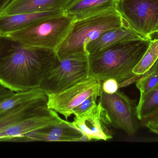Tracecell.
I'll return each mask as SVG.
<instances>
[{
  "label": "cell",
  "instance_id": "6da1fadb",
  "mask_svg": "<svg viewBox=\"0 0 158 158\" xmlns=\"http://www.w3.org/2000/svg\"><path fill=\"white\" fill-rule=\"evenodd\" d=\"M58 60L55 50L0 35V83L13 92L40 88Z\"/></svg>",
  "mask_w": 158,
  "mask_h": 158
},
{
  "label": "cell",
  "instance_id": "7a4b0ae2",
  "mask_svg": "<svg viewBox=\"0 0 158 158\" xmlns=\"http://www.w3.org/2000/svg\"><path fill=\"white\" fill-rule=\"evenodd\" d=\"M150 41L138 40L124 42L106 50L88 55V78L102 82L114 79L120 88L136 82L141 78L133 70L147 50Z\"/></svg>",
  "mask_w": 158,
  "mask_h": 158
},
{
  "label": "cell",
  "instance_id": "3957f363",
  "mask_svg": "<svg viewBox=\"0 0 158 158\" xmlns=\"http://www.w3.org/2000/svg\"><path fill=\"white\" fill-rule=\"evenodd\" d=\"M123 26L130 27L118 10H108L75 20L66 37L56 50L58 59L75 54H87L85 50L87 43L106 31Z\"/></svg>",
  "mask_w": 158,
  "mask_h": 158
},
{
  "label": "cell",
  "instance_id": "277c9868",
  "mask_svg": "<svg viewBox=\"0 0 158 158\" xmlns=\"http://www.w3.org/2000/svg\"><path fill=\"white\" fill-rule=\"evenodd\" d=\"M73 17L63 15L41 20L4 36L27 45L56 50L69 32Z\"/></svg>",
  "mask_w": 158,
  "mask_h": 158
},
{
  "label": "cell",
  "instance_id": "5b68a950",
  "mask_svg": "<svg viewBox=\"0 0 158 158\" xmlns=\"http://www.w3.org/2000/svg\"><path fill=\"white\" fill-rule=\"evenodd\" d=\"M88 76V55H71L58 60L48 72L40 88L48 95L87 79Z\"/></svg>",
  "mask_w": 158,
  "mask_h": 158
},
{
  "label": "cell",
  "instance_id": "8992f818",
  "mask_svg": "<svg viewBox=\"0 0 158 158\" xmlns=\"http://www.w3.org/2000/svg\"><path fill=\"white\" fill-rule=\"evenodd\" d=\"M98 103L107 113L113 128L123 130L129 136L136 134L140 125L136 100L131 99L119 90L109 94L101 89Z\"/></svg>",
  "mask_w": 158,
  "mask_h": 158
},
{
  "label": "cell",
  "instance_id": "52a82bcc",
  "mask_svg": "<svg viewBox=\"0 0 158 158\" xmlns=\"http://www.w3.org/2000/svg\"><path fill=\"white\" fill-rule=\"evenodd\" d=\"M117 10L133 30L148 40L158 22V0H119Z\"/></svg>",
  "mask_w": 158,
  "mask_h": 158
},
{
  "label": "cell",
  "instance_id": "ba28073f",
  "mask_svg": "<svg viewBox=\"0 0 158 158\" xmlns=\"http://www.w3.org/2000/svg\"><path fill=\"white\" fill-rule=\"evenodd\" d=\"M101 83L88 78L63 91L48 95L47 106L63 115L67 120L76 107L93 94L100 92Z\"/></svg>",
  "mask_w": 158,
  "mask_h": 158
},
{
  "label": "cell",
  "instance_id": "9c48e42d",
  "mask_svg": "<svg viewBox=\"0 0 158 158\" xmlns=\"http://www.w3.org/2000/svg\"><path fill=\"white\" fill-rule=\"evenodd\" d=\"M75 116L73 122L69 123L81 132L88 141H106L113 137L110 119L100 103L84 114Z\"/></svg>",
  "mask_w": 158,
  "mask_h": 158
},
{
  "label": "cell",
  "instance_id": "30bf717a",
  "mask_svg": "<svg viewBox=\"0 0 158 158\" xmlns=\"http://www.w3.org/2000/svg\"><path fill=\"white\" fill-rule=\"evenodd\" d=\"M87 138L67 120L12 138L11 142H79Z\"/></svg>",
  "mask_w": 158,
  "mask_h": 158
},
{
  "label": "cell",
  "instance_id": "8fae6325",
  "mask_svg": "<svg viewBox=\"0 0 158 158\" xmlns=\"http://www.w3.org/2000/svg\"><path fill=\"white\" fill-rule=\"evenodd\" d=\"M57 112L48 106L40 113L21 120L0 133V142H9L15 137L62 122Z\"/></svg>",
  "mask_w": 158,
  "mask_h": 158
},
{
  "label": "cell",
  "instance_id": "7c38bea8",
  "mask_svg": "<svg viewBox=\"0 0 158 158\" xmlns=\"http://www.w3.org/2000/svg\"><path fill=\"white\" fill-rule=\"evenodd\" d=\"M138 40L147 39L129 26H122L104 32L97 38L87 43L85 50L87 54H91L102 52L124 42Z\"/></svg>",
  "mask_w": 158,
  "mask_h": 158
},
{
  "label": "cell",
  "instance_id": "4fadbf2b",
  "mask_svg": "<svg viewBox=\"0 0 158 158\" xmlns=\"http://www.w3.org/2000/svg\"><path fill=\"white\" fill-rule=\"evenodd\" d=\"M64 14V10L0 15V35H6L41 20Z\"/></svg>",
  "mask_w": 158,
  "mask_h": 158
},
{
  "label": "cell",
  "instance_id": "5bb4252c",
  "mask_svg": "<svg viewBox=\"0 0 158 158\" xmlns=\"http://www.w3.org/2000/svg\"><path fill=\"white\" fill-rule=\"evenodd\" d=\"M119 0H72L64 10V14L76 20L105 11L117 10Z\"/></svg>",
  "mask_w": 158,
  "mask_h": 158
},
{
  "label": "cell",
  "instance_id": "9a60e30c",
  "mask_svg": "<svg viewBox=\"0 0 158 158\" xmlns=\"http://www.w3.org/2000/svg\"><path fill=\"white\" fill-rule=\"evenodd\" d=\"M72 0H13L0 15L64 10Z\"/></svg>",
  "mask_w": 158,
  "mask_h": 158
},
{
  "label": "cell",
  "instance_id": "2e32d148",
  "mask_svg": "<svg viewBox=\"0 0 158 158\" xmlns=\"http://www.w3.org/2000/svg\"><path fill=\"white\" fill-rule=\"evenodd\" d=\"M47 96L18 106L0 115V133L21 120L40 113L47 107Z\"/></svg>",
  "mask_w": 158,
  "mask_h": 158
},
{
  "label": "cell",
  "instance_id": "e0dca14e",
  "mask_svg": "<svg viewBox=\"0 0 158 158\" xmlns=\"http://www.w3.org/2000/svg\"><path fill=\"white\" fill-rule=\"evenodd\" d=\"M47 96L40 88L24 92H15L13 95L0 100V115L30 101Z\"/></svg>",
  "mask_w": 158,
  "mask_h": 158
},
{
  "label": "cell",
  "instance_id": "ac0fdd59",
  "mask_svg": "<svg viewBox=\"0 0 158 158\" xmlns=\"http://www.w3.org/2000/svg\"><path fill=\"white\" fill-rule=\"evenodd\" d=\"M158 58V39L150 41L149 46L139 63L133 70L135 75L140 76L148 72Z\"/></svg>",
  "mask_w": 158,
  "mask_h": 158
},
{
  "label": "cell",
  "instance_id": "d6986e66",
  "mask_svg": "<svg viewBox=\"0 0 158 158\" xmlns=\"http://www.w3.org/2000/svg\"><path fill=\"white\" fill-rule=\"evenodd\" d=\"M158 109V85L148 95L140 104H137V115L139 121Z\"/></svg>",
  "mask_w": 158,
  "mask_h": 158
},
{
  "label": "cell",
  "instance_id": "ffe728a7",
  "mask_svg": "<svg viewBox=\"0 0 158 158\" xmlns=\"http://www.w3.org/2000/svg\"><path fill=\"white\" fill-rule=\"evenodd\" d=\"M158 85V74L149 73L144 75L136 82V86L140 91V96L138 104L143 102Z\"/></svg>",
  "mask_w": 158,
  "mask_h": 158
},
{
  "label": "cell",
  "instance_id": "44dd1931",
  "mask_svg": "<svg viewBox=\"0 0 158 158\" xmlns=\"http://www.w3.org/2000/svg\"><path fill=\"white\" fill-rule=\"evenodd\" d=\"M100 92L95 93L89 96L87 99L73 110V115L75 116L81 115L94 107L97 104L96 103L97 100L100 95Z\"/></svg>",
  "mask_w": 158,
  "mask_h": 158
},
{
  "label": "cell",
  "instance_id": "7402d4cb",
  "mask_svg": "<svg viewBox=\"0 0 158 158\" xmlns=\"http://www.w3.org/2000/svg\"><path fill=\"white\" fill-rule=\"evenodd\" d=\"M119 83L114 79H107L101 83V90L109 94L115 93L118 91Z\"/></svg>",
  "mask_w": 158,
  "mask_h": 158
},
{
  "label": "cell",
  "instance_id": "603a6c76",
  "mask_svg": "<svg viewBox=\"0 0 158 158\" xmlns=\"http://www.w3.org/2000/svg\"><path fill=\"white\" fill-rule=\"evenodd\" d=\"M158 122V109L140 121V125L146 127L147 124Z\"/></svg>",
  "mask_w": 158,
  "mask_h": 158
},
{
  "label": "cell",
  "instance_id": "cb8c5ba5",
  "mask_svg": "<svg viewBox=\"0 0 158 158\" xmlns=\"http://www.w3.org/2000/svg\"><path fill=\"white\" fill-rule=\"evenodd\" d=\"M15 92L7 89L0 83V100L13 95Z\"/></svg>",
  "mask_w": 158,
  "mask_h": 158
},
{
  "label": "cell",
  "instance_id": "d4e9b609",
  "mask_svg": "<svg viewBox=\"0 0 158 158\" xmlns=\"http://www.w3.org/2000/svg\"><path fill=\"white\" fill-rule=\"evenodd\" d=\"M146 127L148 128L152 132L158 134V122L149 123Z\"/></svg>",
  "mask_w": 158,
  "mask_h": 158
},
{
  "label": "cell",
  "instance_id": "484cf974",
  "mask_svg": "<svg viewBox=\"0 0 158 158\" xmlns=\"http://www.w3.org/2000/svg\"><path fill=\"white\" fill-rule=\"evenodd\" d=\"M13 1V0H0V14Z\"/></svg>",
  "mask_w": 158,
  "mask_h": 158
},
{
  "label": "cell",
  "instance_id": "4316f807",
  "mask_svg": "<svg viewBox=\"0 0 158 158\" xmlns=\"http://www.w3.org/2000/svg\"><path fill=\"white\" fill-rule=\"evenodd\" d=\"M148 39L149 41L158 39V22L153 32L148 36Z\"/></svg>",
  "mask_w": 158,
  "mask_h": 158
},
{
  "label": "cell",
  "instance_id": "83f0119b",
  "mask_svg": "<svg viewBox=\"0 0 158 158\" xmlns=\"http://www.w3.org/2000/svg\"><path fill=\"white\" fill-rule=\"evenodd\" d=\"M149 73H156V74H158V58L153 66L150 69V70L148 72H147L144 75L149 74Z\"/></svg>",
  "mask_w": 158,
  "mask_h": 158
}]
</instances>
